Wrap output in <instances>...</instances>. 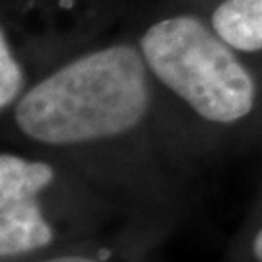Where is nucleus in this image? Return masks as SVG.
Returning a JSON list of instances; mask_svg holds the SVG:
<instances>
[{"label": "nucleus", "instance_id": "nucleus-6", "mask_svg": "<svg viewBox=\"0 0 262 262\" xmlns=\"http://www.w3.org/2000/svg\"><path fill=\"white\" fill-rule=\"evenodd\" d=\"M229 262H262V204L245 217L229 249Z\"/></svg>", "mask_w": 262, "mask_h": 262}, {"label": "nucleus", "instance_id": "nucleus-1", "mask_svg": "<svg viewBox=\"0 0 262 262\" xmlns=\"http://www.w3.org/2000/svg\"><path fill=\"white\" fill-rule=\"evenodd\" d=\"M150 68L142 51L111 45L60 66L12 107L18 132L53 150H82L124 140L151 113Z\"/></svg>", "mask_w": 262, "mask_h": 262}, {"label": "nucleus", "instance_id": "nucleus-4", "mask_svg": "<svg viewBox=\"0 0 262 262\" xmlns=\"http://www.w3.org/2000/svg\"><path fill=\"white\" fill-rule=\"evenodd\" d=\"M212 28L235 51H262V0H224L212 14Z\"/></svg>", "mask_w": 262, "mask_h": 262}, {"label": "nucleus", "instance_id": "nucleus-7", "mask_svg": "<svg viewBox=\"0 0 262 262\" xmlns=\"http://www.w3.org/2000/svg\"><path fill=\"white\" fill-rule=\"evenodd\" d=\"M126 256H132V251L117 247H80L21 262H124Z\"/></svg>", "mask_w": 262, "mask_h": 262}, {"label": "nucleus", "instance_id": "nucleus-2", "mask_svg": "<svg viewBox=\"0 0 262 262\" xmlns=\"http://www.w3.org/2000/svg\"><path fill=\"white\" fill-rule=\"evenodd\" d=\"M60 173L47 159L0 154V262L80 247L150 249L154 237L109 198L58 196Z\"/></svg>", "mask_w": 262, "mask_h": 262}, {"label": "nucleus", "instance_id": "nucleus-3", "mask_svg": "<svg viewBox=\"0 0 262 262\" xmlns=\"http://www.w3.org/2000/svg\"><path fill=\"white\" fill-rule=\"evenodd\" d=\"M140 51L151 76L200 121L235 126L256 111L258 90L233 47L194 16H173L144 31Z\"/></svg>", "mask_w": 262, "mask_h": 262}, {"label": "nucleus", "instance_id": "nucleus-5", "mask_svg": "<svg viewBox=\"0 0 262 262\" xmlns=\"http://www.w3.org/2000/svg\"><path fill=\"white\" fill-rule=\"evenodd\" d=\"M28 92L26 72L10 47L6 31L0 33V109L8 111Z\"/></svg>", "mask_w": 262, "mask_h": 262}]
</instances>
